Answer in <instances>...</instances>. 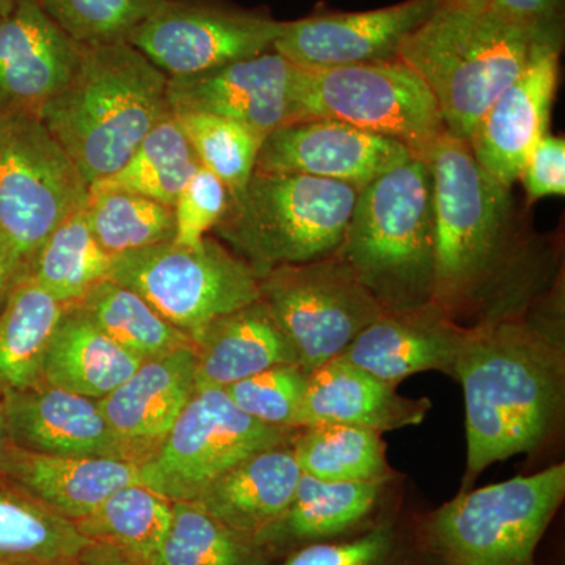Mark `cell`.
Listing matches in <instances>:
<instances>
[{
    "instance_id": "1",
    "label": "cell",
    "mask_w": 565,
    "mask_h": 565,
    "mask_svg": "<svg viewBox=\"0 0 565 565\" xmlns=\"http://www.w3.org/2000/svg\"><path fill=\"white\" fill-rule=\"evenodd\" d=\"M452 377L463 388L470 484L494 462L537 451L559 427L563 323L509 315L467 327Z\"/></svg>"
},
{
    "instance_id": "2",
    "label": "cell",
    "mask_w": 565,
    "mask_h": 565,
    "mask_svg": "<svg viewBox=\"0 0 565 565\" xmlns=\"http://www.w3.org/2000/svg\"><path fill=\"white\" fill-rule=\"evenodd\" d=\"M169 76L128 41L81 46L76 70L40 120L88 184L121 169L172 114Z\"/></svg>"
},
{
    "instance_id": "3",
    "label": "cell",
    "mask_w": 565,
    "mask_h": 565,
    "mask_svg": "<svg viewBox=\"0 0 565 565\" xmlns=\"http://www.w3.org/2000/svg\"><path fill=\"white\" fill-rule=\"evenodd\" d=\"M385 311L433 303L434 178L415 158L364 185L334 252Z\"/></svg>"
},
{
    "instance_id": "4",
    "label": "cell",
    "mask_w": 565,
    "mask_h": 565,
    "mask_svg": "<svg viewBox=\"0 0 565 565\" xmlns=\"http://www.w3.org/2000/svg\"><path fill=\"white\" fill-rule=\"evenodd\" d=\"M434 178L433 303L449 318L481 303L511 250V195L448 132L427 152Z\"/></svg>"
},
{
    "instance_id": "5",
    "label": "cell",
    "mask_w": 565,
    "mask_h": 565,
    "mask_svg": "<svg viewBox=\"0 0 565 565\" xmlns=\"http://www.w3.org/2000/svg\"><path fill=\"white\" fill-rule=\"evenodd\" d=\"M550 36L441 0L405 36L397 61L411 66L433 93L446 132L468 141L490 104L525 70L535 44Z\"/></svg>"
},
{
    "instance_id": "6",
    "label": "cell",
    "mask_w": 565,
    "mask_h": 565,
    "mask_svg": "<svg viewBox=\"0 0 565 565\" xmlns=\"http://www.w3.org/2000/svg\"><path fill=\"white\" fill-rule=\"evenodd\" d=\"M362 189L308 174H252L212 230L262 275L333 255Z\"/></svg>"
},
{
    "instance_id": "7",
    "label": "cell",
    "mask_w": 565,
    "mask_h": 565,
    "mask_svg": "<svg viewBox=\"0 0 565 565\" xmlns=\"http://www.w3.org/2000/svg\"><path fill=\"white\" fill-rule=\"evenodd\" d=\"M564 497V463L465 489L416 527L418 565H537L535 552Z\"/></svg>"
},
{
    "instance_id": "8",
    "label": "cell",
    "mask_w": 565,
    "mask_h": 565,
    "mask_svg": "<svg viewBox=\"0 0 565 565\" xmlns=\"http://www.w3.org/2000/svg\"><path fill=\"white\" fill-rule=\"evenodd\" d=\"M300 120L348 122L401 141L419 159L446 134L433 93L401 61L299 68L292 121Z\"/></svg>"
},
{
    "instance_id": "9",
    "label": "cell",
    "mask_w": 565,
    "mask_h": 565,
    "mask_svg": "<svg viewBox=\"0 0 565 565\" xmlns=\"http://www.w3.org/2000/svg\"><path fill=\"white\" fill-rule=\"evenodd\" d=\"M88 199L90 184L40 118L0 121V236L18 281L52 232Z\"/></svg>"
},
{
    "instance_id": "10",
    "label": "cell",
    "mask_w": 565,
    "mask_h": 565,
    "mask_svg": "<svg viewBox=\"0 0 565 565\" xmlns=\"http://www.w3.org/2000/svg\"><path fill=\"white\" fill-rule=\"evenodd\" d=\"M107 278L139 294L192 340L207 323L259 300L258 275L210 236L193 247L169 241L114 256Z\"/></svg>"
},
{
    "instance_id": "11",
    "label": "cell",
    "mask_w": 565,
    "mask_h": 565,
    "mask_svg": "<svg viewBox=\"0 0 565 565\" xmlns=\"http://www.w3.org/2000/svg\"><path fill=\"white\" fill-rule=\"evenodd\" d=\"M258 282L259 300L288 338L305 373L343 355L385 311L337 253L275 267Z\"/></svg>"
},
{
    "instance_id": "12",
    "label": "cell",
    "mask_w": 565,
    "mask_h": 565,
    "mask_svg": "<svg viewBox=\"0 0 565 565\" xmlns=\"http://www.w3.org/2000/svg\"><path fill=\"white\" fill-rule=\"evenodd\" d=\"M294 430L244 414L223 388L196 390L161 445L139 463L141 484L172 503L193 501L241 460L291 441Z\"/></svg>"
},
{
    "instance_id": "13",
    "label": "cell",
    "mask_w": 565,
    "mask_h": 565,
    "mask_svg": "<svg viewBox=\"0 0 565 565\" xmlns=\"http://www.w3.org/2000/svg\"><path fill=\"white\" fill-rule=\"evenodd\" d=\"M285 21L217 3L167 0L128 43L169 77L192 76L273 51Z\"/></svg>"
},
{
    "instance_id": "14",
    "label": "cell",
    "mask_w": 565,
    "mask_h": 565,
    "mask_svg": "<svg viewBox=\"0 0 565 565\" xmlns=\"http://www.w3.org/2000/svg\"><path fill=\"white\" fill-rule=\"evenodd\" d=\"M561 41L550 36L535 44L525 70L490 104L468 139L479 166L509 191L534 145L548 134Z\"/></svg>"
},
{
    "instance_id": "15",
    "label": "cell",
    "mask_w": 565,
    "mask_h": 565,
    "mask_svg": "<svg viewBox=\"0 0 565 565\" xmlns=\"http://www.w3.org/2000/svg\"><path fill=\"white\" fill-rule=\"evenodd\" d=\"M441 0H404L385 9L285 22L273 50L303 70L397 61L401 44Z\"/></svg>"
},
{
    "instance_id": "16",
    "label": "cell",
    "mask_w": 565,
    "mask_h": 565,
    "mask_svg": "<svg viewBox=\"0 0 565 565\" xmlns=\"http://www.w3.org/2000/svg\"><path fill=\"white\" fill-rule=\"evenodd\" d=\"M401 141L337 120L286 122L263 140L256 172L308 174L364 185L412 158Z\"/></svg>"
},
{
    "instance_id": "17",
    "label": "cell",
    "mask_w": 565,
    "mask_h": 565,
    "mask_svg": "<svg viewBox=\"0 0 565 565\" xmlns=\"http://www.w3.org/2000/svg\"><path fill=\"white\" fill-rule=\"evenodd\" d=\"M297 73L296 65L273 50L206 73L169 77L167 95L172 114L228 118L266 139L292 121Z\"/></svg>"
},
{
    "instance_id": "18",
    "label": "cell",
    "mask_w": 565,
    "mask_h": 565,
    "mask_svg": "<svg viewBox=\"0 0 565 565\" xmlns=\"http://www.w3.org/2000/svg\"><path fill=\"white\" fill-rule=\"evenodd\" d=\"M81 46L44 13L40 0H17L0 17V121L40 118L68 84Z\"/></svg>"
},
{
    "instance_id": "19",
    "label": "cell",
    "mask_w": 565,
    "mask_h": 565,
    "mask_svg": "<svg viewBox=\"0 0 565 565\" xmlns=\"http://www.w3.org/2000/svg\"><path fill=\"white\" fill-rule=\"evenodd\" d=\"M0 403L10 444L20 448L52 456L132 460L98 399L39 384L7 394Z\"/></svg>"
},
{
    "instance_id": "20",
    "label": "cell",
    "mask_w": 565,
    "mask_h": 565,
    "mask_svg": "<svg viewBox=\"0 0 565 565\" xmlns=\"http://www.w3.org/2000/svg\"><path fill=\"white\" fill-rule=\"evenodd\" d=\"M467 327L434 303L384 311L345 349L344 360L381 381L399 385L426 371L455 375Z\"/></svg>"
},
{
    "instance_id": "21",
    "label": "cell",
    "mask_w": 565,
    "mask_h": 565,
    "mask_svg": "<svg viewBox=\"0 0 565 565\" xmlns=\"http://www.w3.org/2000/svg\"><path fill=\"white\" fill-rule=\"evenodd\" d=\"M195 348L148 360L118 388L99 399L107 423L141 463L161 445L196 392Z\"/></svg>"
},
{
    "instance_id": "22",
    "label": "cell",
    "mask_w": 565,
    "mask_h": 565,
    "mask_svg": "<svg viewBox=\"0 0 565 565\" xmlns=\"http://www.w3.org/2000/svg\"><path fill=\"white\" fill-rule=\"evenodd\" d=\"M396 388L337 356L308 373L296 429L345 424L384 434L419 426L433 408L429 397L412 399Z\"/></svg>"
},
{
    "instance_id": "23",
    "label": "cell",
    "mask_w": 565,
    "mask_h": 565,
    "mask_svg": "<svg viewBox=\"0 0 565 565\" xmlns=\"http://www.w3.org/2000/svg\"><path fill=\"white\" fill-rule=\"evenodd\" d=\"M0 476L71 522L92 514L122 487L141 484L132 460L43 455L13 444L0 460Z\"/></svg>"
},
{
    "instance_id": "24",
    "label": "cell",
    "mask_w": 565,
    "mask_h": 565,
    "mask_svg": "<svg viewBox=\"0 0 565 565\" xmlns=\"http://www.w3.org/2000/svg\"><path fill=\"white\" fill-rule=\"evenodd\" d=\"M386 479L329 482L300 476L291 503L273 526L256 537V544L274 557L299 546L332 541L366 530L386 489Z\"/></svg>"
},
{
    "instance_id": "25",
    "label": "cell",
    "mask_w": 565,
    "mask_h": 565,
    "mask_svg": "<svg viewBox=\"0 0 565 565\" xmlns=\"http://www.w3.org/2000/svg\"><path fill=\"white\" fill-rule=\"evenodd\" d=\"M300 476L288 441L241 460L189 503L256 542L291 503Z\"/></svg>"
},
{
    "instance_id": "26",
    "label": "cell",
    "mask_w": 565,
    "mask_h": 565,
    "mask_svg": "<svg viewBox=\"0 0 565 565\" xmlns=\"http://www.w3.org/2000/svg\"><path fill=\"white\" fill-rule=\"evenodd\" d=\"M192 341L196 390L225 388L278 364H297L291 343L262 300L207 323Z\"/></svg>"
},
{
    "instance_id": "27",
    "label": "cell",
    "mask_w": 565,
    "mask_h": 565,
    "mask_svg": "<svg viewBox=\"0 0 565 565\" xmlns=\"http://www.w3.org/2000/svg\"><path fill=\"white\" fill-rule=\"evenodd\" d=\"M143 363L126 352L77 303L66 305L41 363V384L103 399Z\"/></svg>"
},
{
    "instance_id": "28",
    "label": "cell",
    "mask_w": 565,
    "mask_h": 565,
    "mask_svg": "<svg viewBox=\"0 0 565 565\" xmlns=\"http://www.w3.org/2000/svg\"><path fill=\"white\" fill-rule=\"evenodd\" d=\"M66 305L22 278L0 311V401L41 384V363Z\"/></svg>"
},
{
    "instance_id": "29",
    "label": "cell",
    "mask_w": 565,
    "mask_h": 565,
    "mask_svg": "<svg viewBox=\"0 0 565 565\" xmlns=\"http://www.w3.org/2000/svg\"><path fill=\"white\" fill-rule=\"evenodd\" d=\"M90 542L74 522L0 476V565L76 559Z\"/></svg>"
},
{
    "instance_id": "30",
    "label": "cell",
    "mask_w": 565,
    "mask_h": 565,
    "mask_svg": "<svg viewBox=\"0 0 565 565\" xmlns=\"http://www.w3.org/2000/svg\"><path fill=\"white\" fill-rule=\"evenodd\" d=\"M110 340L141 362L193 345L192 338L163 319L143 297L102 280L77 302Z\"/></svg>"
},
{
    "instance_id": "31",
    "label": "cell",
    "mask_w": 565,
    "mask_h": 565,
    "mask_svg": "<svg viewBox=\"0 0 565 565\" xmlns=\"http://www.w3.org/2000/svg\"><path fill=\"white\" fill-rule=\"evenodd\" d=\"M291 446L302 473L321 481H388L386 446L377 430L313 424L294 430Z\"/></svg>"
},
{
    "instance_id": "32",
    "label": "cell",
    "mask_w": 565,
    "mask_h": 565,
    "mask_svg": "<svg viewBox=\"0 0 565 565\" xmlns=\"http://www.w3.org/2000/svg\"><path fill=\"white\" fill-rule=\"evenodd\" d=\"M200 162L173 114L163 118L137 147L118 172L90 189H107L147 196L173 207Z\"/></svg>"
},
{
    "instance_id": "33",
    "label": "cell",
    "mask_w": 565,
    "mask_h": 565,
    "mask_svg": "<svg viewBox=\"0 0 565 565\" xmlns=\"http://www.w3.org/2000/svg\"><path fill=\"white\" fill-rule=\"evenodd\" d=\"M172 519V501L143 484H132L111 493L74 525L88 541L118 546L150 565L166 541Z\"/></svg>"
},
{
    "instance_id": "34",
    "label": "cell",
    "mask_w": 565,
    "mask_h": 565,
    "mask_svg": "<svg viewBox=\"0 0 565 565\" xmlns=\"http://www.w3.org/2000/svg\"><path fill=\"white\" fill-rule=\"evenodd\" d=\"M110 264L111 256L93 236L84 207L52 232L33 259L28 277L58 302L73 305L92 286L109 277Z\"/></svg>"
},
{
    "instance_id": "35",
    "label": "cell",
    "mask_w": 565,
    "mask_h": 565,
    "mask_svg": "<svg viewBox=\"0 0 565 565\" xmlns=\"http://www.w3.org/2000/svg\"><path fill=\"white\" fill-rule=\"evenodd\" d=\"M150 565H275V557L200 505L178 501L166 541Z\"/></svg>"
},
{
    "instance_id": "36",
    "label": "cell",
    "mask_w": 565,
    "mask_h": 565,
    "mask_svg": "<svg viewBox=\"0 0 565 565\" xmlns=\"http://www.w3.org/2000/svg\"><path fill=\"white\" fill-rule=\"evenodd\" d=\"M87 218L111 258L174 239L172 207L137 193L90 189Z\"/></svg>"
},
{
    "instance_id": "37",
    "label": "cell",
    "mask_w": 565,
    "mask_h": 565,
    "mask_svg": "<svg viewBox=\"0 0 565 565\" xmlns=\"http://www.w3.org/2000/svg\"><path fill=\"white\" fill-rule=\"evenodd\" d=\"M192 145L200 166L226 185L230 195L243 191L255 173L263 137L241 122L210 114H173Z\"/></svg>"
},
{
    "instance_id": "38",
    "label": "cell",
    "mask_w": 565,
    "mask_h": 565,
    "mask_svg": "<svg viewBox=\"0 0 565 565\" xmlns=\"http://www.w3.org/2000/svg\"><path fill=\"white\" fill-rule=\"evenodd\" d=\"M167 0H40L44 13L79 46L126 41Z\"/></svg>"
},
{
    "instance_id": "39",
    "label": "cell",
    "mask_w": 565,
    "mask_h": 565,
    "mask_svg": "<svg viewBox=\"0 0 565 565\" xmlns=\"http://www.w3.org/2000/svg\"><path fill=\"white\" fill-rule=\"evenodd\" d=\"M280 565H418V557L414 537L382 519L359 533L299 546Z\"/></svg>"
},
{
    "instance_id": "40",
    "label": "cell",
    "mask_w": 565,
    "mask_h": 565,
    "mask_svg": "<svg viewBox=\"0 0 565 565\" xmlns=\"http://www.w3.org/2000/svg\"><path fill=\"white\" fill-rule=\"evenodd\" d=\"M308 373L297 364H278L225 386L230 399L244 414L278 429H296Z\"/></svg>"
},
{
    "instance_id": "41",
    "label": "cell",
    "mask_w": 565,
    "mask_h": 565,
    "mask_svg": "<svg viewBox=\"0 0 565 565\" xmlns=\"http://www.w3.org/2000/svg\"><path fill=\"white\" fill-rule=\"evenodd\" d=\"M230 192L217 177L200 166L173 204L174 243L199 245L221 222Z\"/></svg>"
},
{
    "instance_id": "42",
    "label": "cell",
    "mask_w": 565,
    "mask_h": 565,
    "mask_svg": "<svg viewBox=\"0 0 565 565\" xmlns=\"http://www.w3.org/2000/svg\"><path fill=\"white\" fill-rule=\"evenodd\" d=\"M519 180L523 181L530 202L550 195L564 196L565 140L545 134L527 156Z\"/></svg>"
},
{
    "instance_id": "43",
    "label": "cell",
    "mask_w": 565,
    "mask_h": 565,
    "mask_svg": "<svg viewBox=\"0 0 565 565\" xmlns=\"http://www.w3.org/2000/svg\"><path fill=\"white\" fill-rule=\"evenodd\" d=\"M564 0H489L484 13L494 21L535 35H563Z\"/></svg>"
},
{
    "instance_id": "44",
    "label": "cell",
    "mask_w": 565,
    "mask_h": 565,
    "mask_svg": "<svg viewBox=\"0 0 565 565\" xmlns=\"http://www.w3.org/2000/svg\"><path fill=\"white\" fill-rule=\"evenodd\" d=\"M77 565H148L118 546L90 542L76 557Z\"/></svg>"
},
{
    "instance_id": "45",
    "label": "cell",
    "mask_w": 565,
    "mask_h": 565,
    "mask_svg": "<svg viewBox=\"0 0 565 565\" xmlns=\"http://www.w3.org/2000/svg\"><path fill=\"white\" fill-rule=\"evenodd\" d=\"M17 282V273H14L13 263H11L9 248L0 236V311L6 307Z\"/></svg>"
},
{
    "instance_id": "46",
    "label": "cell",
    "mask_w": 565,
    "mask_h": 565,
    "mask_svg": "<svg viewBox=\"0 0 565 565\" xmlns=\"http://www.w3.org/2000/svg\"><path fill=\"white\" fill-rule=\"evenodd\" d=\"M446 3L459 7V9L475 11V13H482L489 0H444Z\"/></svg>"
},
{
    "instance_id": "47",
    "label": "cell",
    "mask_w": 565,
    "mask_h": 565,
    "mask_svg": "<svg viewBox=\"0 0 565 565\" xmlns=\"http://www.w3.org/2000/svg\"><path fill=\"white\" fill-rule=\"evenodd\" d=\"M10 445L9 433H7L6 414H3L2 403H0V460H2L3 452L7 446Z\"/></svg>"
},
{
    "instance_id": "48",
    "label": "cell",
    "mask_w": 565,
    "mask_h": 565,
    "mask_svg": "<svg viewBox=\"0 0 565 565\" xmlns=\"http://www.w3.org/2000/svg\"><path fill=\"white\" fill-rule=\"evenodd\" d=\"M17 0H0V17L3 14L10 13L11 9H13Z\"/></svg>"
},
{
    "instance_id": "49",
    "label": "cell",
    "mask_w": 565,
    "mask_h": 565,
    "mask_svg": "<svg viewBox=\"0 0 565 565\" xmlns=\"http://www.w3.org/2000/svg\"><path fill=\"white\" fill-rule=\"evenodd\" d=\"M22 565H77L76 559L51 561V563H32Z\"/></svg>"
}]
</instances>
